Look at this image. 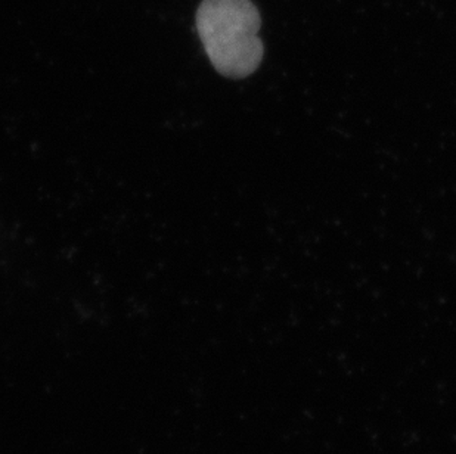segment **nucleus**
Masks as SVG:
<instances>
[{"label":"nucleus","mask_w":456,"mask_h":454,"mask_svg":"<svg viewBox=\"0 0 456 454\" xmlns=\"http://www.w3.org/2000/svg\"><path fill=\"white\" fill-rule=\"evenodd\" d=\"M260 13L251 0H203L197 30L211 64L222 76L244 78L262 62Z\"/></svg>","instance_id":"nucleus-1"}]
</instances>
